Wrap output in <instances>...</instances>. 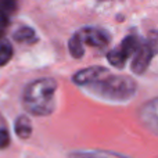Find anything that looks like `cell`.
I'll return each mask as SVG.
<instances>
[{
	"mask_svg": "<svg viewBox=\"0 0 158 158\" xmlns=\"http://www.w3.org/2000/svg\"><path fill=\"white\" fill-rule=\"evenodd\" d=\"M68 49H69V53H71V56L74 58H81V57H83V54H85L83 46H82V43L78 40L75 35L72 36L71 39H69Z\"/></svg>",
	"mask_w": 158,
	"mask_h": 158,
	"instance_id": "obj_12",
	"label": "cell"
},
{
	"mask_svg": "<svg viewBox=\"0 0 158 158\" xmlns=\"http://www.w3.org/2000/svg\"><path fill=\"white\" fill-rule=\"evenodd\" d=\"M14 40L18 43H25V44H33L38 42V36H36L35 31L29 27H21L15 31L14 33Z\"/></svg>",
	"mask_w": 158,
	"mask_h": 158,
	"instance_id": "obj_10",
	"label": "cell"
},
{
	"mask_svg": "<svg viewBox=\"0 0 158 158\" xmlns=\"http://www.w3.org/2000/svg\"><path fill=\"white\" fill-rule=\"evenodd\" d=\"M87 93L107 101L125 103L136 94V82L125 75H111L107 72L97 81L85 86Z\"/></svg>",
	"mask_w": 158,
	"mask_h": 158,
	"instance_id": "obj_1",
	"label": "cell"
},
{
	"mask_svg": "<svg viewBox=\"0 0 158 158\" xmlns=\"http://www.w3.org/2000/svg\"><path fill=\"white\" fill-rule=\"evenodd\" d=\"M57 82L52 78H40L31 82L24 92L22 103L29 114L38 117H47L56 108L54 96Z\"/></svg>",
	"mask_w": 158,
	"mask_h": 158,
	"instance_id": "obj_2",
	"label": "cell"
},
{
	"mask_svg": "<svg viewBox=\"0 0 158 158\" xmlns=\"http://www.w3.org/2000/svg\"><path fill=\"white\" fill-rule=\"evenodd\" d=\"M77 39L83 44H89V46L93 47H106L107 44L110 43V35L107 31L100 29V28H94V27H86L82 28L81 31H78L75 33Z\"/></svg>",
	"mask_w": 158,
	"mask_h": 158,
	"instance_id": "obj_5",
	"label": "cell"
},
{
	"mask_svg": "<svg viewBox=\"0 0 158 158\" xmlns=\"http://www.w3.org/2000/svg\"><path fill=\"white\" fill-rule=\"evenodd\" d=\"M14 131H15L18 137H21V139H28V137L32 135V123H31V119L27 115L18 117L15 121Z\"/></svg>",
	"mask_w": 158,
	"mask_h": 158,
	"instance_id": "obj_9",
	"label": "cell"
},
{
	"mask_svg": "<svg viewBox=\"0 0 158 158\" xmlns=\"http://www.w3.org/2000/svg\"><path fill=\"white\" fill-rule=\"evenodd\" d=\"M10 17L11 15H8L7 13L0 10V36L6 32V29H7L8 25H10Z\"/></svg>",
	"mask_w": 158,
	"mask_h": 158,
	"instance_id": "obj_14",
	"label": "cell"
},
{
	"mask_svg": "<svg viewBox=\"0 0 158 158\" xmlns=\"http://www.w3.org/2000/svg\"><path fill=\"white\" fill-rule=\"evenodd\" d=\"M8 144H10V133L7 129L0 128V150L8 147Z\"/></svg>",
	"mask_w": 158,
	"mask_h": 158,
	"instance_id": "obj_15",
	"label": "cell"
},
{
	"mask_svg": "<svg viewBox=\"0 0 158 158\" xmlns=\"http://www.w3.org/2000/svg\"><path fill=\"white\" fill-rule=\"evenodd\" d=\"M140 122L158 136V97L146 101L137 112Z\"/></svg>",
	"mask_w": 158,
	"mask_h": 158,
	"instance_id": "obj_6",
	"label": "cell"
},
{
	"mask_svg": "<svg viewBox=\"0 0 158 158\" xmlns=\"http://www.w3.org/2000/svg\"><path fill=\"white\" fill-rule=\"evenodd\" d=\"M18 7V0H0V10L7 13L8 15H13Z\"/></svg>",
	"mask_w": 158,
	"mask_h": 158,
	"instance_id": "obj_13",
	"label": "cell"
},
{
	"mask_svg": "<svg viewBox=\"0 0 158 158\" xmlns=\"http://www.w3.org/2000/svg\"><path fill=\"white\" fill-rule=\"evenodd\" d=\"M140 42H142V39L135 35L126 36V38L121 42L119 46L112 49L111 52H108V54H107L108 63L111 64V65L117 67V68H123L126 61H128V58L136 53Z\"/></svg>",
	"mask_w": 158,
	"mask_h": 158,
	"instance_id": "obj_4",
	"label": "cell"
},
{
	"mask_svg": "<svg viewBox=\"0 0 158 158\" xmlns=\"http://www.w3.org/2000/svg\"><path fill=\"white\" fill-rule=\"evenodd\" d=\"M69 158H129L126 156L112 151L104 150H89V151H74L69 154Z\"/></svg>",
	"mask_w": 158,
	"mask_h": 158,
	"instance_id": "obj_8",
	"label": "cell"
},
{
	"mask_svg": "<svg viewBox=\"0 0 158 158\" xmlns=\"http://www.w3.org/2000/svg\"><path fill=\"white\" fill-rule=\"evenodd\" d=\"M13 53H14V50H13L11 43L7 40V39L0 36V67L6 65V64L11 60Z\"/></svg>",
	"mask_w": 158,
	"mask_h": 158,
	"instance_id": "obj_11",
	"label": "cell"
},
{
	"mask_svg": "<svg viewBox=\"0 0 158 158\" xmlns=\"http://www.w3.org/2000/svg\"><path fill=\"white\" fill-rule=\"evenodd\" d=\"M156 54H158V31H151L147 39L142 40L135 53L133 61H132V71L137 75H142L148 68L151 60Z\"/></svg>",
	"mask_w": 158,
	"mask_h": 158,
	"instance_id": "obj_3",
	"label": "cell"
},
{
	"mask_svg": "<svg viewBox=\"0 0 158 158\" xmlns=\"http://www.w3.org/2000/svg\"><path fill=\"white\" fill-rule=\"evenodd\" d=\"M108 72V69L104 68V67H89V68H85L78 71L77 74L72 77V81H74L75 85L78 86H87L92 82L97 81L98 78H101L103 75H106Z\"/></svg>",
	"mask_w": 158,
	"mask_h": 158,
	"instance_id": "obj_7",
	"label": "cell"
}]
</instances>
